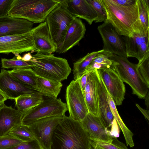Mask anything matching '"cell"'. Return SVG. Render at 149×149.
Returning a JSON list of instances; mask_svg holds the SVG:
<instances>
[{"label": "cell", "instance_id": "obj_2", "mask_svg": "<svg viewBox=\"0 0 149 149\" xmlns=\"http://www.w3.org/2000/svg\"><path fill=\"white\" fill-rule=\"evenodd\" d=\"M105 10L106 22L111 24L119 35L132 37L139 16L138 0L134 4L124 6L111 0H102Z\"/></svg>", "mask_w": 149, "mask_h": 149}, {"label": "cell", "instance_id": "obj_29", "mask_svg": "<svg viewBox=\"0 0 149 149\" xmlns=\"http://www.w3.org/2000/svg\"><path fill=\"white\" fill-rule=\"evenodd\" d=\"M101 50L93 52L87 54L73 63L72 70L74 80L79 79L85 72L86 69L89 65L95 56Z\"/></svg>", "mask_w": 149, "mask_h": 149}, {"label": "cell", "instance_id": "obj_39", "mask_svg": "<svg viewBox=\"0 0 149 149\" xmlns=\"http://www.w3.org/2000/svg\"><path fill=\"white\" fill-rule=\"evenodd\" d=\"M90 73L85 72L82 76L78 79L80 86L83 91L85 90L87 78Z\"/></svg>", "mask_w": 149, "mask_h": 149}, {"label": "cell", "instance_id": "obj_19", "mask_svg": "<svg viewBox=\"0 0 149 149\" xmlns=\"http://www.w3.org/2000/svg\"><path fill=\"white\" fill-rule=\"evenodd\" d=\"M86 31L85 25L81 19L74 18L68 28L63 42L56 52L63 54L78 45L84 37Z\"/></svg>", "mask_w": 149, "mask_h": 149}, {"label": "cell", "instance_id": "obj_27", "mask_svg": "<svg viewBox=\"0 0 149 149\" xmlns=\"http://www.w3.org/2000/svg\"><path fill=\"white\" fill-rule=\"evenodd\" d=\"M113 54L110 52L101 50L87 67L85 72L90 73L96 70L111 68L112 64L111 58Z\"/></svg>", "mask_w": 149, "mask_h": 149}, {"label": "cell", "instance_id": "obj_6", "mask_svg": "<svg viewBox=\"0 0 149 149\" xmlns=\"http://www.w3.org/2000/svg\"><path fill=\"white\" fill-rule=\"evenodd\" d=\"M74 18L60 1L47 16L45 21L52 40L57 49L63 42L68 28Z\"/></svg>", "mask_w": 149, "mask_h": 149}, {"label": "cell", "instance_id": "obj_18", "mask_svg": "<svg viewBox=\"0 0 149 149\" xmlns=\"http://www.w3.org/2000/svg\"><path fill=\"white\" fill-rule=\"evenodd\" d=\"M100 77L97 70L91 72L88 77L83 92L89 112L98 116L99 88Z\"/></svg>", "mask_w": 149, "mask_h": 149}, {"label": "cell", "instance_id": "obj_36", "mask_svg": "<svg viewBox=\"0 0 149 149\" xmlns=\"http://www.w3.org/2000/svg\"><path fill=\"white\" fill-rule=\"evenodd\" d=\"M8 149H43L35 139L23 141L19 144Z\"/></svg>", "mask_w": 149, "mask_h": 149}, {"label": "cell", "instance_id": "obj_41", "mask_svg": "<svg viewBox=\"0 0 149 149\" xmlns=\"http://www.w3.org/2000/svg\"><path fill=\"white\" fill-rule=\"evenodd\" d=\"M32 57L31 53L29 52L24 54L23 57L22 58V59L26 62H30L32 59Z\"/></svg>", "mask_w": 149, "mask_h": 149}, {"label": "cell", "instance_id": "obj_24", "mask_svg": "<svg viewBox=\"0 0 149 149\" xmlns=\"http://www.w3.org/2000/svg\"><path fill=\"white\" fill-rule=\"evenodd\" d=\"M138 6L139 16L134 32L146 35L149 33V0H138Z\"/></svg>", "mask_w": 149, "mask_h": 149}, {"label": "cell", "instance_id": "obj_9", "mask_svg": "<svg viewBox=\"0 0 149 149\" xmlns=\"http://www.w3.org/2000/svg\"><path fill=\"white\" fill-rule=\"evenodd\" d=\"M63 117L54 116L43 118L28 126L35 139L43 149H51L54 131Z\"/></svg>", "mask_w": 149, "mask_h": 149}, {"label": "cell", "instance_id": "obj_8", "mask_svg": "<svg viewBox=\"0 0 149 149\" xmlns=\"http://www.w3.org/2000/svg\"><path fill=\"white\" fill-rule=\"evenodd\" d=\"M65 97L69 116L81 122L89 111L78 79L72 80L67 86Z\"/></svg>", "mask_w": 149, "mask_h": 149}, {"label": "cell", "instance_id": "obj_4", "mask_svg": "<svg viewBox=\"0 0 149 149\" xmlns=\"http://www.w3.org/2000/svg\"><path fill=\"white\" fill-rule=\"evenodd\" d=\"M30 61L32 69L37 77L58 82L67 79L71 69L67 60L54 54L38 53L32 56Z\"/></svg>", "mask_w": 149, "mask_h": 149}, {"label": "cell", "instance_id": "obj_5", "mask_svg": "<svg viewBox=\"0 0 149 149\" xmlns=\"http://www.w3.org/2000/svg\"><path fill=\"white\" fill-rule=\"evenodd\" d=\"M112 64L111 68L121 80L131 88L133 94L144 99L149 91L148 87L138 75L136 64L130 62L127 58L113 54L111 58Z\"/></svg>", "mask_w": 149, "mask_h": 149}, {"label": "cell", "instance_id": "obj_3", "mask_svg": "<svg viewBox=\"0 0 149 149\" xmlns=\"http://www.w3.org/2000/svg\"><path fill=\"white\" fill-rule=\"evenodd\" d=\"M60 1V0H13L8 15L33 23H40L44 22L47 15Z\"/></svg>", "mask_w": 149, "mask_h": 149}, {"label": "cell", "instance_id": "obj_40", "mask_svg": "<svg viewBox=\"0 0 149 149\" xmlns=\"http://www.w3.org/2000/svg\"><path fill=\"white\" fill-rule=\"evenodd\" d=\"M136 105L145 118L148 121L149 120V112L148 110H146L142 108L138 104H136Z\"/></svg>", "mask_w": 149, "mask_h": 149}, {"label": "cell", "instance_id": "obj_26", "mask_svg": "<svg viewBox=\"0 0 149 149\" xmlns=\"http://www.w3.org/2000/svg\"><path fill=\"white\" fill-rule=\"evenodd\" d=\"M107 97L111 112L123 132L126 146H129L130 147H133L134 145L133 139V134L123 122L118 111L116 105L112 97L107 91Z\"/></svg>", "mask_w": 149, "mask_h": 149}, {"label": "cell", "instance_id": "obj_28", "mask_svg": "<svg viewBox=\"0 0 149 149\" xmlns=\"http://www.w3.org/2000/svg\"><path fill=\"white\" fill-rule=\"evenodd\" d=\"M9 74L21 83L32 87L36 85L37 76L32 68L8 70Z\"/></svg>", "mask_w": 149, "mask_h": 149}, {"label": "cell", "instance_id": "obj_16", "mask_svg": "<svg viewBox=\"0 0 149 149\" xmlns=\"http://www.w3.org/2000/svg\"><path fill=\"white\" fill-rule=\"evenodd\" d=\"M37 53L49 55L56 52L57 48L52 40L45 21L40 23L31 31Z\"/></svg>", "mask_w": 149, "mask_h": 149}, {"label": "cell", "instance_id": "obj_23", "mask_svg": "<svg viewBox=\"0 0 149 149\" xmlns=\"http://www.w3.org/2000/svg\"><path fill=\"white\" fill-rule=\"evenodd\" d=\"M63 86L61 82L52 81L37 76L36 85L32 88L42 96L56 99L60 93Z\"/></svg>", "mask_w": 149, "mask_h": 149}, {"label": "cell", "instance_id": "obj_35", "mask_svg": "<svg viewBox=\"0 0 149 149\" xmlns=\"http://www.w3.org/2000/svg\"><path fill=\"white\" fill-rule=\"evenodd\" d=\"M23 141L7 134L0 136V149H8L16 146Z\"/></svg>", "mask_w": 149, "mask_h": 149}, {"label": "cell", "instance_id": "obj_14", "mask_svg": "<svg viewBox=\"0 0 149 149\" xmlns=\"http://www.w3.org/2000/svg\"><path fill=\"white\" fill-rule=\"evenodd\" d=\"M127 57H134L140 63L149 54V33L142 35L134 32L132 36H123Z\"/></svg>", "mask_w": 149, "mask_h": 149}, {"label": "cell", "instance_id": "obj_38", "mask_svg": "<svg viewBox=\"0 0 149 149\" xmlns=\"http://www.w3.org/2000/svg\"><path fill=\"white\" fill-rule=\"evenodd\" d=\"M113 2L119 5L127 6L134 4L137 0H111Z\"/></svg>", "mask_w": 149, "mask_h": 149}, {"label": "cell", "instance_id": "obj_25", "mask_svg": "<svg viewBox=\"0 0 149 149\" xmlns=\"http://www.w3.org/2000/svg\"><path fill=\"white\" fill-rule=\"evenodd\" d=\"M42 96L37 92L21 96L15 100V106L17 109L24 114L40 103L44 99Z\"/></svg>", "mask_w": 149, "mask_h": 149}, {"label": "cell", "instance_id": "obj_17", "mask_svg": "<svg viewBox=\"0 0 149 149\" xmlns=\"http://www.w3.org/2000/svg\"><path fill=\"white\" fill-rule=\"evenodd\" d=\"M60 2L74 18L84 19L90 25L97 18L95 10L86 0H60Z\"/></svg>", "mask_w": 149, "mask_h": 149}, {"label": "cell", "instance_id": "obj_1", "mask_svg": "<svg viewBox=\"0 0 149 149\" xmlns=\"http://www.w3.org/2000/svg\"><path fill=\"white\" fill-rule=\"evenodd\" d=\"M51 149H91L90 138L81 122L65 115L54 131Z\"/></svg>", "mask_w": 149, "mask_h": 149}, {"label": "cell", "instance_id": "obj_32", "mask_svg": "<svg viewBox=\"0 0 149 149\" xmlns=\"http://www.w3.org/2000/svg\"><path fill=\"white\" fill-rule=\"evenodd\" d=\"M8 134L23 141L35 139L28 127L22 124L12 128Z\"/></svg>", "mask_w": 149, "mask_h": 149}, {"label": "cell", "instance_id": "obj_15", "mask_svg": "<svg viewBox=\"0 0 149 149\" xmlns=\"http://www.w3.org/2000/svg\"><path fill=\"white\" fill-rule=\"evenodd\" d=\"M84 129L89 135L90 139L111 143L115 137L110 130L104 126L98 116L88 112L81 122Z\"/></svg>", "mask_w": 149, "mask_h": 149}, {"label": "cell", "instance_id": "obj_20", "mask_svg": "<svg viewBox=\"0 0 149 149\" xmlns=\"http://www.w3.org/2000/svg\"><path fill=\"white\" fill-rule=\"evenodd\" d=\"M33 23L8 15L0 17V37L26 33L33 28Z\"/></svg>", "mask_w": 149, "mask_h": 149}, {"label": "cell", "instance_id": "obj_33", "mask_svg": "<svg viewBox=\"0 0 149 149\" xmlns=\"http://www.w3.org/2000/svg\"><path fill=\"white\" fill-rule=\"evenodd\" d=\"M136 68L140 77L149 87V54L136 64Z\"/></svg>", "mask_w": 149, "mask_h": 149}, {"label": "cell", "instance_id": "obj_42", "mask_svg": "<svg viewBox=\"0 0 149 149\" xmlns=\"http://www.w3.org/2000/svg\"><path fill=\"white\" fill-rule=\"evenodd\" d=\"M7 99L4 94L0 90V107L4 104V102Z\"/></svg>", "mask_w": 149, "mask_h": 149}, {"label": "cell", "instance_id": "obj_12", "mask_svg": "<svg viewBox=\"0 0 149 149\" xmlns=\"http://www.w3.org/2000/svg\"><path fill=\"white\" fill-rule=\"evenodd\" d=\"M97 71L116 105L122 104L126 91L123 82L111 68L99 69Z\"/></svg>", "mask_w": 149, "mask_h": 149}, {"label": "cell", "instance_id": "obj_30", "mask_svg": "<svg viewBox=\"0 0 149 149\" xmlns=\"http://www.w3.org/2000/svg\"><path fill=\"white\" fill-rule=\"evenodd\" d=\"M90 144L91 149H128L124 143L116 137L113 138L111 143L90 139Z\"/></svg>", "mask_w": 149, "mask_h": 149}, {"label": "cell", "instance_id": "obj_13", "mask_svg": "<svg viewBox=\"0 0 149 149\" xmlns=\"http://www.w3.org/2000/svg\"><path fill=\"white\" fill-rule=\"evenodd\" d=\"M0 90L8 99L15 100L18 97L32 94L37 91L32 87L19 82L2 69L0 72Z\"/></svg>", "mask_w": 149, "mask_h": 149}, {"label": "cell", "instance_id": "obj_22", "mask_svg": "<svg viewBox=\"0 0 149 149\" xmlns=\"http://www.w3.org/2000/svg\"><path fill=\"white\" fill-rule=\"evenodd\" d=\"M98 116L107 129H108L111 127L114 118L109 103L107 90L100 77L99 88Z\"/></svg>", "mask_w": 149, "mask_h": 149}, {"label": "cell", "instance_id": "obj_43", "mask_svg": "<svg viewBox=\"0 0 149 149\" xmlns=\"http://www.w3.org/2000/svg\"><path fill=\"white\" fill-rule=\"evenodd\" d=\"M145 99V103L147 107V110L149 109V91H148L146 96L144 98Z\"/></svg>", "mask_w": 149, "mask_h": 149}, {"label": "cell", "instance_id": "obj_37", "mask_svg": "<svg viewBox=\"0 0 149 149\" xmlns=\"http://www.w3.org/2000/svg\"><path fill=\"white\" fill-rule=\"evenodd\" d=\"M13 0H0V17L8 15Z\"/></svg>", "mask_w": 149, "mask_h": 149}, {"label": "cell", "instance_id": "obj_34", "mask_svg": "<svg viewBox=\"0 0 149 149\" xmlns=\"http://www.w3.org/2000/svg\"><path fill=\"white\" fill-rule=\"evenodd\" d=\"M95 11L97 18L94 21L95 23L106 22L107 16L105 10L103 5L102 0H86Z\"/></svg>", "mask_w": 149, "mask_h": 149}, {"label": "cell", "instance_id": "obj_10", "mask_svg": "<svg viewBox=\"0 0 149 149\" xmlns=\"http://www.w3.org/2000/svg\"><path fill=\"white\" fill-rule=\"evenodd\" d=\"M36 51L31 31L20 34L0 37V53L14 54Z\"/></svg>", "mask_w": 149, "mask_h": 149}, {"label": "cell", "instance_id": "obj_31", "mask_svg": "<svg viewBox=\"0 0 149 149\" xmlns=\"http://www.w3.org/2000/svg\"><path fill=\"white\" fill-rule=\"evenodd\" d=\"M19 55L15 56L11 59L2 58L1 61V67L3 68L20 69L32 68V65L30 62H26L22 59Z\"/></svg>", "mask_w": 149, "mask_h": 149}, {"label": "cell", "instance_id": "obj_11", "mask_svg": "<svg viewBox=\"0 0 149 149\" xmlns=\"http://www.w3.org/2000/svg\"><path fill=\"white\" fill-rule=\"evenodd\" d=\"M97 29L103 42L102 49L127 58L123 36L118 34L111 24L104 22L98 26Z\"/></svg>", "mask_w": 149, "mask_h": 149}, {"label": "cell", "instance_id": "obj_7", "mask_svg": "<svg viewBox=\"0 0 149 149\" xmlns=\"http://www.w3.org/2000/svg\"><path fill=\"white\" fill-rule=\"evenodd\" d=\"M67 111L66 104L63 102L60 98L44 99L39 104L23 114L22 124L29 126L43 118L54 116L63 117Z\"/></svg>", "mask_w": 149, "mask_h": 149}, {"label": "cell", "instance_id": "obj_21", "mask_svg": "<svg viewBox=\"0 0 149 149\" xmlns=\"http://www.w3.org/2000/svg\"><path fill=\"white\" fill-rule=\"evenodd\" d=\"M23 113L4 104L0 108V136L5 135L14 127L22 124Z\"/></svg>", "mask_w": 149, "mask_h": 149}]
</instances>
